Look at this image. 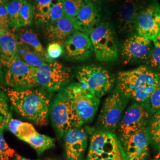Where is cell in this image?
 Returning a JSON list of instances; mask_svg holds the SVG:
<instances>
[{"mask_svg":"<svg viewBox=\"0 0 160 160\" xmlns=\"http://www.w3.org/2000/svg\"><path fill=\"white\" fill-rule=\"evenodd\" d=\"M7 129L22 141L37 132L32 124L12 119L8 123Z\"/></svg>","mask_w":160,"mask_h":160,"instance_id":"d4e9b609","label":"cell"},{"mask_svg":"<svg viewBox=\"0 0 160 160\" xmlns=\"http://www.w3.org/2000/svg\"><path fill=\"white\" fill-rule=\"evenodd\" d=\"M0 24L7 30L12 28L8 12L5 6L1 3H0Z\"/></svg>","mask_w":160,"mask_h":160,"instance_id":"d590c367","label":"cell"},{"mask_svg":"<svg viewBox=\"0 0 160 160\" xmlns=\"http://www.w3.org/2000/svg\"><path fill=\"white\" fill-rule=\"evenodd\" d=\"M17 57L34 68H38L48 62L39 54L25 45L18 44Z\"/></svg>","mask_w":160,"mask_h":160,"instance_id":"7402d4cb","label":"cell"},{"mask_svg":"<svg viewBox=\"0 0 160 160\" xmlns=\"http://www.w3.org/2000/svg\"><path fill=\"white\" fill-rule=\"evenodd\" d=\"M96 160H128L125 154L113 155L108 157H104L103 158H98Z\"/></svg>","mask_w":160,"mask_h":160,"instance_id":"8d00e7d4","label":"cell"},{"mask_svg":"<svg viewBox=\"0 0 160 160\" xmlns=\"http://www.w3.org/2000/svg\"><path fill=\"white\" fill-rule=\"evenodd\" d=\"M16 36L18 44H23L28 46L47 62L52 61L48 57L46 50L41 44L38 35L32 29H29L28 27L20 28L17 30Z\"/></svg>","mask_w":160,"mask_h":160,"instance_id":"ffe728a7","label":"cell"},{"mask_svg":"<svg viewBox=\"0 0 160 160\" xmlns=\"http://www.w3.org/2000/svg\"><path fill=\"white\" fill-rule=\"evenodd\" d=\"M0 58H1V55H0Z\"/></svg>","mask_w":160,"mask_h":160,"instance_id":"c3c4849f","label":"cell"},{"mask_svg":"<svg viewBox=\"0 0 160 160\" xmlns=\"http://www.w3.org/2000/svg\"><path fill=\"white\" fill-rule=\"evenodd\" d=\"M128 99L119 90L106 98L98 117L101 130L114 133L119 126Z\"/></svg>","mask_w":160,"mask_h":160,"instance_id":"30bf717a","label":"cell"},{"mask_svg":"<svg viewBox=\"0 0 160 160\" xmlns=\"http://www.w3.org/2000/svg\"><path fill=\"white\" fill-rule=\"evenodd\" d=\"M23 0H6L3 5L5 6L11 20L12 28H20L19 22L20 11Z\"/></svg>","mask_w":160,"mask_h":160,"instance_id":"484cf974","label":"cell"},{"mask_svg":"<svg viewBox=\"0 0 160 160\" xmlns=\"http://www.w3.org/2000/svg\"><path fill=\"white\" fill-rule=\"evenodd\" d=\"M77 30L74 21L66 16L54 23L46 25L44 34L51 42H58L63 45L65 41Z\"/></svg>","mask_w":160,"mask_h":160,"instance_id":"d6986e66","label":"cell"},{"mask_svg":"<svg viewBox=\"0 0 160 160\" xmlns=\"http://www.w3.org/2000/svg\"><path fill=\"white\" fill-rule=\"evenodd\" d=\"M34 18V8L27 0H23L20 11L19 22L20 28L28 27Z\"/></svg>","mask_w":160,"mask_h":160,"instance_id":"f1b7e54d","label":"cell"},{"mask_svg":"<svg viewBox=\"0 0 160 160\" xmlns=\"http://www.w3.org/2000/svg\"><path fill=\"white\" fill-rule=\"evenodd\" d=\"M4 81V73L2 70V67L0 65V86L2 84V83Z\"/></svg>","mask_w":160,"mask_h":160,"instance_id":"74e56055","label":"cell"},{"mask_svg":"<svg viewBox=\"0 0 160 160\" xmlns=\"http://www.w3.org/2000/svg\"><path fill=\"white\" fill-rule=\"evenodd\" d=\"M23 141L29 144L39 155L55 146V141L53 138L45 135L40 134L38 132L25 138Z\"/></svg>","mask_w":160,"mask_h":160,"instance_id":"603a6c76","label":"cell"},{"mask_svg":"<svg viewBox=\"0 0 160 160\" xmlns=\"http://www.w3.org/2000/svg\"><path fill=\"white\" fill-rule=\"evenodd\" d=\"M86 1H88V2H92V3H94V4H97V3H98L100 0H86Z\"/></svg>","mask_w":160,"mask_h":160,"instance_id":"7bdbcfd3","label":"cell"},{"mask_svg":"<svg viewBox=\"0 0 160 160\" xmlns=\"http://www.w3.org/2000/svg\"><path fill=\"white\" fill-rule=\"evenodd\" d=\"M46 51L49 59L51 61H55L63 55V45L58 42H51L47 47Z\"/></svg>","mask_w":160,"mask_h":160,"instance_id":"d6a6232c","label":"cell"},{"mask_svg":"<svg viewBox=\"0 0 160 160\" xmlns=\"http://www.w3.org/2000/svg\"><path fill=\"white\" fill-rule=\"evenodd\" d=\"M160 6L154 1L140 12L136 22L135 30L138 35L154 41L160 31Z\"/></svg>","mask_w":160,"mask_h":160,"instance_id":"8fae6325","label":"cell"},{"mask_svg":"<svg viewBox=\"0 0 160 160\" xmlns=\"http://www.w3.org/2000/svg\"><path fill=\"white\" fill-rule=\"evenodd\" d=\"M14 160H29V159H27V158H24V157H23L22 156H21V155H20L17 154H16L15 155V157H14Z\"/></svg>","mask_w":160,"mask_h":160,"instance_id":"60d3db41","label":"cell"},{"mask_svg":"<svg viewBox=\"0 0 160 160\" xmlns=\"http://www.w3.org/2000/svg\"><path fill=\"white\" fill-rule=\"evenodd\" d=\"M160 81V74L145 66L118 74L119 91L128 98L143 104Z\"/></svg>","mask_w":160,"mask_h":160,"instance_id":"7a4b0ae2","label":"cell"},{"mask_svg":"<svg viewBox=\"0 0 160 160\" xmlns=\"http://www.w3.org/2000/svg\"><path fill=\"white\" fill-rule=\"evenodd\" d=\"M148 128L151 138V141L153 142L157 148L160 149V110L154 113Z\"/></svg>","mask_w":160,"mask_h":160,"instance_id":"83f0119b","label":"cell"},{"mask_svg":"<svg viewBox=\"0 0 160 160\" xmlns=\"http://www.w3.org/2000/svg\"><path fill=\"white\" fill-rule=\"evenodd\" d=\"M160 148L159 149V151H158V154L157 155H156V157H155V158L156 159H157V158H160Z\"/></svg>","mask_w":160,"mask_h":160,"instance_id":"ee69618b","label":"cell"},{"mask_svg":"<svg viewBox=\"0 0 160 160\" xmlns=\"http://www.w3.org/2000/svg\"><path fill=\"white\" fill-rule=\"evenodd\" d=\"M148 0H123L117 12V26L120 33H129L135 30L140 12L147 6Z\"/></svg>","mask_w":160,"mask_h":160,"instance_id":"5bb4252c","label":"cell"},{"mask_svg":"<svg viewBox=\"0 0 160 160\" xmlns=\"http://www.w3.org/2000/svg\"><path fill=\"white\" fill-rule=\"evenodd\" d=\"M12 119V113L8 108V96L3 92H0V129L4 130Z\"/></svg>","mask_w":160,"mask_h":160,"instance_id":"4316f807","label":"cell"},{"mask_svg":"<svg viewBox=\"0 0 160 160\" xmlns=\"http://www.w3.org/2000/svg\"><path fill=\"white\" fill-rule=\"evenodd\" d=\"M59 0H35L34 17L36 20L45 24L49 23V14L52 6Z\"/></svg>","mask_w":160,"mask_h":160,"instance_id":"cb8c5ba5","label":"cell"},{"mask_svg":"<svg viewBox=\"0 0 160 160\" xmlns=\"http://www.w3.org/2000/svg\"><path fill=\"white\" fill-rule=\"evenodd\" d=\"M71 78V70L55 61L48 62L35 70L37 87L49 92L62 90Z\"/></svg>","mask_w":160,"mask_h":160,"instance_id":"52a82bcc","label":"cell"},{"mask_svg":"<svg viewBox=\"0 0 160 160\" xmlns=\"http://www.w3.org/2000/svg\"><path fill=\"white\" fill-rule=\"evenodd\" d=\"M5 1H6V0H0V3H1L2 4H3Z\"/></svg>","mask_w":160,"mask_h":160,"instance_id":"f6af8a7d","label":"cell"},{"mask_svg":"<svg viewBox=\"0 0 160 160\" xmlns=\"http://www.w3.org/2000/svg\"><path fill=\"white\" fill-rule=\"evenodd\" d=\"M7 29H5L1 24H0V34H1L2 32H4V31H6Z\"/></svg>","mask_w":160,"mask_h":160,"instance_id":"b9f144b4","label":"cell"},{"mask_svg":"<svg viewBox=\"0 0 160 160\" xmlns=\"http://www.w3.org/2000/svg\"><path fill=\"white\" fill-rule=\"evenodd\" d=\"M154 160H160V158H157V159H156V158H155V159Z\"/></svg>","mask_w":160,"mask_h":160,"instance_id":"bcb514c9","label":"cell"},{"mask_svg":"<svg viewBox=\"0 0 160 160\" xmlns=\"http://www.w3.org/2000/svg\"><path fill=\"white\" fill-rule=\"evenodd\" d=\"M100 8L96 4L87 1L74 19L77 30L90 34L100 24Z\"/></svg>","mask_w":160,"mask_h":160,"instance_id":"e0dca14e","label":"cell"},{"mask_svg":"<svg viewBox=\"0 0 160 160\" xmlns=\"http://www.w3.org/2000/svg\"><path fill=\"white\" fill-rule=\"evenodd\" d=\"M63 46V55L70 61H85L93 51L88 35L78 30H76L65 41Z\"/></svg>","mask_w":160,"mask_h":160,"instance_id":"2e32d148","label":"cell"},{"mask_svg":"<svg viewBox=\"0 0 160 160\" xmlns=\"http://www.w3.org/2000/svg\"><path fill=\"white\" fill-rule=\"evenodd\" d=\"M16 32L17 29L12 28L6 30L0 34L1 58L17 57Z\"/></svg>","mask_w":160,"mask_h":160,"instance_id":"44dd1931","label":"cell"},{"mask_svg":"<svg viewBox=\"0 0 160 160\" xmlns=\"http://www.w3.org/2000/svg\"><path fill=\"white\" fill-rule=\"evenodd\" d=\"M51 160V159H46V160Z\"/></svg>","mask_w":160,"mask_h":160,"instance_id":"7dc6e473","label":"cell"},{"mask_svg":"<svg viewBox=\"0 0 160 160\" xmlns=\"http://www.w3.org/2000/svg\"><path fill=\"white\" fill-rule=\"evenodd\" d=\"M151 113L142 104L135 103L127 109L120 121L119 135L120 141L133 133L147 127Z\"/></svg>","mask_w":160,"mask_h":160,"instance_id":"7c38bea8","label":"cell"},{"mask_svg":"<svg viewBox=\"0 0 160 160\" xmlns=\"http://www.w3.org/2000/svg\"><path fill=\"white\" fill-rule=\"evenodd\" d=\"M90 39L92 49L98 61L112 62L118 58L116 35L109 23H100L90 34Z\"/></svg>","mask_w":160,"mask_h":160,"instance_id":"8992f818","label":"cell"},{"mask_svg":"<svg viewBox=\"0 0 160 160\" xmlns=\"http://www.w3.org/2000/svg\"><path fill=\"white\" fill-rule=\"evenodd\" d=\"M6 92L18 114L39 126L47 125L51 92L37 87L25 90L7 88Z\"/></svg>","mask_w":160,"mask_h":160,"instance_id":"6da1fadb","label":"cell"},{"mask_svg":"<svg viewBox=\"0 0 160 160\" xmlns=\"http://www.w3.org/2000/svg\"><path fill=\"white\" fill-rule=\"evenodd\" d=\"M104 2L108 4H116L119 2V0H103Z\"/></svg>","mask_w":160,"mask_h":160,"instance_id":"f35d334b","label":"cell"},{"mask_svg":"<svg viewBox=\"0 0 160 160\" xmlns=\"http://www.w3.org/2000/svg\"><path fill=\"white\" fill-rule=\"evenodd\" d=\"M69 100L84 123L92 121L100 104L98 97L88 91L78 82L64 88Z\"/></svg>","mask_w":160,"mask_h":160,"instance_id":"ba28073f","label":"cell"},{"mask_svg":"<svg viewBox=\"0 0 160 160\" xmlns=\"http://www.w3.org/2000/svg\"></svg>","mask_w":160,"mask_h":160,"instance_id":"681fc988","label":"cell"},{"mask_svg":"<svg viewBox=\"0 0 160 160\" xmlns=\"http://www.w3.org/2000/svg\"><path fill=\"white\" fill-rule=\"evenodd\" d=\"M76 77L81 86L99 98L109 92L114 85L112 75L97 65L80 67L76 70Z\"/></svg>","mask_w":160,"mask_h":160,"instance_id":"5b68a950","label":"cell"},{"mask_svg":"<svg viewBox=\"0 0 160 160\" xmlns=\"http://www.w3.org/2000/svg\"><path fill=\"white\" fill-rule=\"evenodd\" d=\"M0 65L4 67V82L9 88L25 90L36 88L35 70L18 57H1Z\"/></svg>","mask_w":160,"mask_h":160,"instance_id":"3957f363","label":"cell"},{"mask_svg":"<svg viewBox=\"0 0 160 160\" xmlns=\"http://www.w3.org/2000/svg\"><path fill=\"white\" fill-rule=\"evenodd\" d=\"M151 138L148 127L133 133L121 141L128 160H145L148 154Z\"/></svg>","mask_w":160,"mask_h":160,"instance_id":"9a60e30c","label":"cell"},{"mask_svg":"<svg viewBox=\"0 0 160 160\" xmlns=\"http://www.w3.org/2000/svg\"><path fill=\"white\" fill-rule=\"evenodd\" d=\"M153 42H154V45H158V46H160V31L159 34L158 35V36H157V38L153 41Z\"/></svg>","mask_w":160,"mask_h":160,"instance_id":"ab89813d","label":"cell"},{"mask_svg":"<svg viewBox=\"0 0 160 160\" xmlns=\"http://www.w3.org/2000/svg\"><path fill=\"white\" fill-rule=\"evenodd\" d=\"M53 125L60 136H63L84 124L69 100L64 88L55 98L51 109Z\"/></svg>","mask_w":160,"mask_h":160,"instance_id":"277c9868","label":"cell"},{"mask_svg":"<svg viewBox=\"0 0 160 160\" xmlns=\"http://www.w3.org/2000/svg\"><path fill=\"white\" fill-rule=\"evenodd\" d=\"M148 61L149 63L152 68L160 71V46L154 45Z\"/></svg>","mask_w":160,"mask_h":160,"instance_id":"e575fe53","label":"cell"},{"mask_svg":"<svg viewBox=\"0 0 160 160\" xmlns=\"http://www.w3.org/2000/svg\"><path fill=\"white\" fill-rule=\"evenodd\" d=\"M65 15L74 20L81 8L87 2L86 0H62Z\"/></svg>","mask_w":160,"mask_h":160,"instance_id":"f546056e","label":"cell"},{"mask_svg":"<svg viewBox=\"0 0 160 160\" xmlns=\"http://www.w3.org/2000/svg\"><path fill=\"white\" fill-rule=\"evenodd\" d=\"M151 114H154L160 110V81L151 93L148 99L142 104Z\"/></svg>","mask_w":160,"mask_h":160,"instance_id":"4dcf8cb0","label":"cell"},{"mask_svg":"<svg viewBox=\"0 0 160 160\" xmlns=\"http://www.w3.org/2000/svg\"><path fill=\"white\" fill-rule=\"evenodd\" d=\"M65 12L62 0H59L52 6L49 14V23H54L64 17Z\"/></svg>","mask_w":160,"mask_h":160,"instance_id":"836d02e7","label":"cell"},{"mask_svg":"<svg viewBox=\"0 0 160 160\" xmlns=\"http://www.w3.org/2000/svg\"><path fill=\"white\" fill-rule=\"evenodd\" d=\"M151 40L137 34L125 40L122 46V58L124 64L148 60L152 50Z\"/></svg>","mask_w":160,"mask_h":160,"instance_id":"4fadbf2b","label":"cell"},{"mask_svg":"<svg viewBox=\"0 0 160 160\" xmlns=\"http://www.w3.org/2000/svg\"><path fill=\"white\" fill-rule=\"evenodd\" d=\"M120 154H125V152L120 140L114 133L103 130L92 133L88 160H96L104 157Z\"/></svg>","mask_w":160,"mask_h":160,"instance_id":"9c48e42d","label":"cell"},{"mask_svg":"<svg viewBox=\"0 0 160 160\" xmlns=\"http://www.w3.org/2000/svg\"><path fill=\"white\" fill-rule=\"evenodd\" d=\"M3 131L0 129V160H10L15 157L16 151L6 142L2 134Z\"/></svg>","mask_w":160,"mask_h":160,"instance_id":"1f68e13d","label":"cell"},{"mask_svg":"<svg viewBox=\"0 0 160 160\" xmlns=\"http://www.w3.org/2000/svg\"><path fill=\"white\" fill-rule=\"evenodd\" d=\"M65 148L68 160H81L87 146L88 134L81 127L66 133Z\"/></svg>","mask_w":160,"mask_h":160,"instance_id":"ac0fdd59","label":"cell"}]
</instances>
